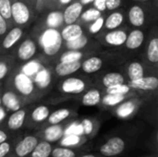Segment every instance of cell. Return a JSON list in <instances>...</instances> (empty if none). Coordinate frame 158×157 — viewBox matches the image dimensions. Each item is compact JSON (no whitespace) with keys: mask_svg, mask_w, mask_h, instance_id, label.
Returning <instances> with one entry per match:
<instances>
[{"mask_svg":"<svg viewBox=\"0 0 158 157\" xmlns=\"http://www.w3.org/2000/svg\"><path fill=\"white\" fill-rule=\"evenodd\" d=\"M106 93L109 94H123L126 95L131 92V87L125 83H120V84H116L112 85L109 87H106Z\"/></svg>","mask_w":158,"mask_h":157,"instance_id":"e575fe53","label":"cell"},{"mask_svg":"<svg viewBox=\"0 0 158 157\" xmlns=\"http://www.w3.org/2000/svg\"><path fill=\"white\" fill-rule=\"evenodd\" d=\"M3 105L9 111H17L20 109V101L19 97L11 91H6L3 93L1 97Z\"/></svg>","mask_w":158,"mask_h":157,"instance_id":"9a60e30c","label":"cell"},{"mask_svg":"<svg viewBox=\"0 0 158 157\" xmlns=\"http://www.w3.org/2000/svg\"><path fill=\"white\" fill-rule=\"evenodd\" d=\"M51 152V144L48 142H42L40 143H37V145L31 154V157H49Z\"/></svg>","mask_w":158,"mask_h":157,"instance_id":"484cf974","label":"cell"},{"mask_svg":"<svg viewBox=\"0 0 158 157\" xmlns=\"http://www.w3.org/2000/svg\"><path fill=\"white\" fill-rule=\"evenodd\" d=\"M124 82H125V79L123 75L118 72H109L106 74L102 80V83L106 88L112 86V85L124 83Z\"/></svg>","mask_w":158,"mask_h":157,"instance_id":"cb8c5ba5","label":"cell"},{"mask_svg":"<svg viewBox=\"0 0 158 157\" xmlns=\"http://www.w3.org/2000/svg\"><path fill=\"white\" fill-rule=\"evenodd\" d=\"M81 62H72V63H66V62H59L56 66V73L59 77H66L68 75H71L81 69Z\"/></svg>","mask_w":158,"mask_h":157,"instance_id":"2e32d148","label":"cell"},{"mask_svg":"<svg viewBox=\"0 0 158 157\" xmlns=\"http://www.w3.org/2000/svg\"><path fill=\"white\" fill-rule=\"evenodd\" d=\"M44 134H45V138L48 141H52V142L57 141L63 135V128L59 126L58 124L51 125V127H49L45 130Z\"/></svg>","mask_w":158,"mask_h":157,"instance_id":"f546056e","label":"cell"},{"mask_svg":"<svg viewBox=\"0 0 158 157\" xmlns=\"http://www.w3.org/2000/svg\"><path fill=\"white\" fill-rule=\"evenodd\" d=\"M86 89V82L80 78H68L60 85V91L68 94H79Z\"/></svg>","mask_w":158,"mask_h":157,"instance_id":"5b68a950","label":"cell"},{"mask_svg":"<svg viewBox=\"0 0 158 157\" xmlns=\"http://www.w3.org/2000/svg\"><path fill=\"white\" fill-rule=\"evenodd\" d=\"M130 23L134 27H142L145 23V14L140 6H132L128 14Z\"/></svg>","mask_w":158,"mask_h":157,"instance_id":"5bb4252c","label":"cell"},{"mask_svg":"<svg viewBox=\"0 0 158 157\" xmlns=\"http://www.w3.org/2000/svg\"><path fill=\"white\" fill-rule=\"evenodd\" d=\"M125 100V95L123 94H109L106 93L101 101L105 105L107 106H115L118 104H121Z\"/></svg>","mask_w":158,"mask_h":157,"instance_id":"d6a6232c","label":"cell"},{"mask_svg":"<svg viewBox=\"0 0 158 157\" xmlns=\"http://www.w3.org/2000/svg\"><path fill=\"white\" fill-rule=\"evenodd\" d=\"M128 76L130 81H136L143 78L144 76L143 66L138 61L131 62L128 67Z\"/></svg>","mask_w":158,"mask_h":157,"instance_id":"7402d4cb","label":"cell"},{"mask_svg":"<svg viewBox=\"0 0 158 157\" xmlns=\"http://www.w3.org/2000/svg\"><path fill=\"white\" fill-rule=\"evenodd\" d=\"M104 22H105V19L102 16L99 17L97 19H95L94 21L92 22V24L89 27V31L93 34L98 33L104 27Z\"/></svg>","mask_w":158,"mask_h":157,"instance_id":"f35d334b","label":"cell"},{"mask_svg":"<svg viewBox=\"0 0 158 157\" xmlns=\"http://www.w3.org/2000/svg\"><path fill=\"white\" fill-rule=\"evenodd\" d=\"M0 15L6 20L11 19V0H0Z\"/></svg>","mask_w":158,"mask_h":157,"instance_id":"d590c367","label":"cell"},{"mask_svg":"<svg viewBox=\"0 0 158 157\" xmlns=\"http://www.w3.org/2000/svg\"><path fill=\"white\" fill-rule=\"evenodd\" d=\"M82 126H83V130L84 132L86 134H90L93 130V124L89 119H84L82 121Z\"/></svg>","mask_w":158,"mask_h":157,"instance_id":"f6af8a7d","label":"cell"},{"mask_svg":"<svg viewBox=\"0 0 158 157\" xmlns=\"http://www.w3.org/2000/svg\"><path fill=\"white\" fill-rule=\"evenodd\" d=\"M41 68H42V66L40 63H38L37 61H30L29 60V61L25 62V65H24L21 72H23L26 75L32 78V76H34Z\"/></svg>","mask_w":158,"mask_h":157,"instance_id":"836d02e7","label":"cell"},{"mask_svg":"<svg viewBox=\"0 0 158 157\" xmlns=\"http://www.w3.org/2000/svg\"><path fill=\"white\" fill-rule=\"evenodd\" d=\"M82 11H83V6L80 2H73V3L71 2L69 5H67V7L62 12L64 24L67 25V24L77 22Z\"/></svg>","mask_w":158,"mask_h":157,"instance_id":"52a82bcc","label":"cell"},{"mask_svg":"<svg viewBox=\"0 0 158 157\" xmlns=\"http://www.w3.org/2000/svg\"><path fill=\"white\" fill-rule=\"evenodd\" d=\"M81 157H95L94 155H83V156Z\"/></svg>","mask_w":158,"mask_h":157,"instance_id":"f907efd6","label":"cell"},{"mask_svg":"<svg viewBox=\"0 0 158 157\" xmlns=\"http://www.w3.org/2000/svg\"><path fill=\"white\" fill-rule=\"evenodd\" d=\"M13 83L16 90L23 96H30L35 89V84L32 78L21 71L15 75Z\"/></svg>","mask_w":158,"mask_h":157,"instance_id":"3957f363","label":"cell"},{"mask_svg":"<svg viewBox=\"0 0 158 157\" xmlns=\"http://www.w3.org/2000/svg\"><path fill=\"white\" fill-rule=\"evenodd\" d=\"M3 117H4V110L0 107V120L2 119Z\"/></svg>","mask_w":158,"mask_h":157,"instance_id":"681fc988","label":"cell"},{"mask_svg":"<svg viewBox=\"0 0 158 157\" xmlns=\"http://www.w3.org/2000/svg\"><path fill=\"white\" fill-rule=\"evenodd\" d=\"M11 19L17 25H25L31 19L29 6L20 0L11 2Z\"/></svg>","mask_w":158,"mask_h":157,"instance_id":"7a4b0ae2","label":"cell"},{"mask_svg":"<svg viewBox=\"0 0 158 157\" xmlns=\"http://www.w3.org/2000/svg\"><path fill=\"white\" fill-rule=\"evenodd\" d=\"M7 32V23L6 20L0 15V36L5 35Z\"/></svg>","mask_w":158,"mask_h":157,"instance_id":"ee69618b","label":"cell"},{"mask_svg":"<svg viewBox=\"0 0 158 157\" xmlns=\"http://www.w3.org/2000/svg\"><path fill=\"white\" fill-rule=\"evenodd\" d=\"M127 35L128 33L125 31L116 29V30H111L110 31H108L105 35L104 39H105V42L108 45L118 47V46L124 45L126 39H127Z\"/></svg>","mask_w":158,"mask_h":157,"instance_id":"30bf717a","label":"cell"},{"mask_svg":"<svg viewBox=\"0 0 158 157\" xmlns=\"http://www.w3.org/2000/svg\"><path fill=\"white\" fill-rule=\"evenodd\" d=\"M82 57H83V53L81 50H68L60 56L59 62H66V63L78 62L81 60Z\"/></svg>","mask_w":158,"mask_h":157,"instance_id":"4316f807","label":"cell"},{"mask_svg":"<svg viewBox=\"0 0 158 157\" xmlns=\"http://www.w3.org/2000/svg\"><path fill=\"white\" fill-rule=\"evenodd\" d=\"M123 20H124L123 14L119 11H114L106 19H105L104 27L108 31L116 30L123 23Z\"/></svg>","mask_w":158,"mask_h":157,"instance_id":"d6986e66","label":"cell"},{"mask_svg":"<svg viewBox=\"0 0 158 157\" xmlns=\"http://www.w3.org/2000/svg\"><path fill=\"white\" fill-rule=\"evenodd\" d=\"M131 88L141 91H155L158 87V79L155 76L143 77L136 81H131L129 83Z\"/></svg>","mask_w":158,"mask_h":157,"instance_id":"ba28073f","label":"cell"},{"mask_svg":"<svg viewBox=\"0 0 158 157\" xmlns=\"http://www.w3.org/2000/svg\"><path fill=\"white\" fill-rule=\"evenodd\" d=\"M8 70H9V67L7 63L5 61H0V81L6 76Z\"/></svg>","mask_w":158,"mask_h":157,"instance_id":"b9f144b4","label":"cell"},{"mask_svg":"<svg viewBox=\"0 0 158 157\" xmlns=\"http://www.w3.org/2000/svg\"><path fill=\"white\" fill-rule=\"evenodd\" d=\"M38 141L35 137L33 136H27L25 137L22 141H20L16 148H15V154L19 157H25L28 155H30L35 146L37 145Z\"/></svg>","mask_w":158,"mask_h":157,"instance_id":"9c48e42d","label":"cell"},{"mask_svg":"<svg viewBox=\"0 0 158 157\" xmlns=\"http://www.w3.org/2000/svg\"><path fill=\"white\" fill-rule=\"evenodd\" d=\"M143 41H144V33L141 30L135 29L127 35V39L124 44L128 49L135 50L143 44Z\"/></svg>","mask_w":158,"mask_h":157,"instance_id":"4fadbf2b","label":"cell"},{"mask_svg":"<svg viewBox=\"0 0 158 157\" xmlns=\"http://www.w3.org/2000/svg\"><path fill=\"white\" fill-rule=\"evenodd\" d=\"M106 9L114 11L118 9L121 5V0H106Z\"/></svg>","mask_w":158,"mask_h":157,"instance_id":"ab89813d","label":"cell"},{"mask_svg":"<svg viewBox=\"0 0 158 157\" xmlns=\"http://www.w3.org/2000/svg\"><path fill=\"white\" fill-rule=\"evenodd\" d=\"M103 60L99 56H91L81 64V68L87 74L95 73L102 68Z\"/></svg>","mask_w":158,"mask_h":157,"instance_id":"e0dca14e","label":"cell"},{"mask_svg":"<svg viewBox=\"0 0 158 157\" xmlns=\"http://www.w3.org/2000/svg\"><path fill=\"white\" fill-rule=\"evenodd\" d=\"M135 109V105L132 102H127L125 104H122L119 108L118 109V114L119 117H127L131 115Z\"/></svg>","mask_w":158,"mask_h":157,"instance_id":"8d00e7d4","label":"cell"},{"mask_svg":"<svg viewBox=\"0 0 158 157\" xmlns=\"http://www.w3.org/2000/svg\"><path fill=\"white\" fill-rule=\"evenodd\" d=\"M125 149V143L119 137L109 139L101 148L100 153L105 156H115L120 155Z\"/></svg>","mask_w":158,"mask_h":157,"instance_id":"277c9868","label":"cell"},{"mask_svg":"<svg viewBox=\"0 0 158 157\" xmlns=\"http://www.w3.org/2000/svg\"><path fill=\"white\" fill-rule=\"evenodd\" d=\"M64 24L63 13L59 10H54L47 14L45 19V25L47 28L58 29Z\"/></svg>","mask_w":158,"mask_h":157,"instance_id":"ffe728a7","label":"cell"},{"mask_svg":"<svg viewBox=\"0 0 158 157\" xmlns=\"http://www.w3.org/2000/svg\"><path fill=\"white\" fill-rule=\"evenodd\" d=\"M63 40L57 29L47 28L39 36V44L46 56L56 55L62 47Z\"/></svg>","mask_w":158,"mask_h":157,"instance_id":"6da1fadb","label":"cell"},{"mask_svg":"<svg viewBox=\"0 0 158 157\" xmlns=\"http://www.w3.org/2000/svg\"><path fill=\"white\" fill-rule=\"evenodd\" d=\"M65 43H66V47L68 48V50H81L87 45L88 38L84 34H82L81 37L77 39L65 42Z\"/></svg>","mask_w":158,"mask_h":157,"instance_id":"4dcf8cb0","label":"cell"},{"mask_svg":"<svg viewBox=\"0 0 158 157\" xmlns=\"http://www.w3.org/2000/svg\"><path fill=\"white\" fill-rule=\"evenodd\" d=\"M1 105H2V101H1V97H0V107H1Z\"/></svg>","mask_w":158,"mask_h":157,"instance_id":"816d5d0a","label":"cell"},{"mask_svg":"<svg viewBox=\"0 0 158 157\" xmlns=\"http://www.w3.org/2000/svg\"><path fill=\"white\" fill-rule=\"evenodd\" d=\"M49 115H50L49 108L45 105H40V106H37L31 112V118L33 122L41 123V122L44 121L45 119H47Z\"/></svg>","mask_w":158,"mask_h":157,"instance_id":"83f0119b","label":"cell"},{"mask_svg":"<svg viewBox=\"0 0 158 157\" xmlns=\"http://www.w3.org/2000/svg\"><path fill=\"white\" fill-rule=\"evenodd\" d=\"M101 16H102V12H100L99 10H97L95 7L93 6V7H90V8L82 11L80 19L84 22H93Z\"/></svg>","mask_w":158,"mask_h":157,"instance_id":"1f68e13d","label":"cell"},{"mask_svg":"<svg viewBox=\"0 0 158 157\" xmlns=\"http://www.w3.org/2000/svg\"><path fill=\"white\" fill-rule=\"evenodd\" d=\"M73 0H59V3L61 5H69V3H71Z\"/></svg>","mask_w":158,"mask_h":157,"instance_id":"c3c4849f","label":"cell"},{"mask_svg":"<svg viewBox=\"0 0 158 157\" xmlns=\"http://www.w3.org/2000/svg\"><path fill=\"white\" fill-rule=\"evenodd\" d=\"M33 81H34V84L38 85L40 88H46L48 86V84L50 83V80H51V76H50V73L49 71L43 68L33 76Z\"/></svg>","mask_w":158,"mask_h":157,"instance_id":"603a6c76","label":"cell"},{"mask_svg":"<svg viewBox=\"0 0 158 157\" xmlns=\"http://www.w3.org/2000/svg\"><path fill=\"white\" fill-rule=\"evenodd\" d=\"M93 4H94V7H95L97 10H99L102 13L106 10V0H94Z\"/></svg>","mask_w":158,"mask_h":157,"instance_id":"60d3db41","label":"cell"},{"mask_svg":"<svg viewBox=\"0 0 158 157\" xmlns=\"http://www.w3.org/2000/svg\"><path fill=\"white\" fill-rule=\"evenodd\" d=\"M6 139H7V136H6V132L0 130V143H2L6 142Z\"/></svg>","mask_w":158,"mask_h":157,"instance_id":"bcb514c9","label":"cell"},{"mask_svg":"<svg viewBox=\"0 0 158 157\" xmlns=\"http://www.w3.org/2000/svg\"><path fill=\"white\" fill-rule=\"evenodd\" d=\"M22 35H23V31L21 28L15 27L11 29L6 33V36L2 42V47L5 50H8L12 48L20 40Z\"/></svg>","mask_w":158,"mask_h":157,"instance_id":"7c38bea8","label":"cell"},{"mask_svg":"<svg viewBox=\"0 0 158 157\" xmlns=\"http://www.w3.org/2000/svg\"><path fill=\"white\" fill-rule=\"evenodd\" d=\"M101 92L97 89H91L84 93L81 99V103L85 106H94L101 102Z\"/></svg>","mask_w":158,"mask_h":157,"instance_id":"44dd1931","label":"cell"},{"mask_svg":"<svg viewBox=\"0 0 158 157\" xmlns=\"http://www.w3.org/2000/svg\"><path fill=\"white\" fill-rule=\"evenodd\" d=\"M147 58L149 62L156 64L158 62V38L154 37L148 43Z\"/></svg>","mask_w":158,"mask_h":157,"instance_id":"f1b7e54d","label":"cell"},{"mask_svg":"<svg viewBox=\"0 0 158 157\" xmlns=\"http://www.w3.org/2000/svg\"><path fill=\"white\" fill-rule=\"evenodd\" d=\"M60 34L64 42H69L81 37L84 33L82 27L75 22L71 24H67L60 31Z\"/></svg>","mask_w":158,"mask_h":157,"instance_id":"8fae6325","label":"cell"},{"mask_svg":"<svg viewBox=\"0 0 158 157\" xmlns=\"http://www.w3.org/2000/svg\"><path fill=\"white\" fill-rule=\"evenodd\" d=\"M70 115V111L67 108H61L55 112H53L51 115L48 116V123L50 125H56L68 118Z\"/></svg>","mask_w":158,"mask_h":157,"instance_id":"d4e9b609","label":"cell"},{"mask_svg":"<svg viewBox=\"0 0 158 157\" xmlns=\"http://www.w3.org/2000/svg\"><path fill=\"white\" fill-rule=\"evenodd\" d=\"M93 1H94V0H80V3H81L82 6H84V5H89V4L93 3Z\"/></svg>","mask_w":158,"mask_h":157,"instance_id":"7dc6e473","label":"cell"},{"mask_svg":"<svg viewBox=\"0 0 158 157\" xmlns=\"http://www.w3.org/2000/svg\"><path fill=\"white\" fill-rule=\"evenodd\" d=\"M26 112L23 109H19L17 111H14L12 115L7 119V127L11 130H19L25 120Z\"/></svg>","mask_w":158,"mask_h":157,"instance_id":"ac0fdd59","label":"cell"},{"mask_svg":"<svg viewBox=\"0 0 158 157\" xmlns=\"http://www.w3.org/2000/svg\"><path fill=\"white\" fill-rule=\"evenodd\" d=\"M53 157H75V153L68 148H56L51 152Z\"/></svg>","mask_w":158,"mask_h":157,"instance_id":"74e56055","label":"cell"},{"mask_svg":"<svg viewBox=\"0 0 158 157\" xmlns=\"http://www.w3.org/2000/svg\"><path fill=\"white\" fill-rule=\"evenodd\" d=\"M10 151V144L6 142L0 143V157H5Z\"/></svg>","mask_w":158,"mask_h":157,"instance_id":"7bdbcfd3","label":"cell"},{"mask_svg":"<svg viewBox=\"0 0 158 157\" xmlns=\"http://www.w3.org/2000/svg\"><path fill=\"white\" fill-rule=\"evenodd\" d=\"M138 1H142V2H145V1H148V0H138Z\"/></svg>","mask_w":158,"mask_h":157,"instance_id":"f5cc1de1","label":"cell"},{"mask_svg":"<svg viewBox=\"0 0 158 157\" xmlns=\"http://www.w3.org/2000/svg\"><path fill=\"white\" fill-rule=\"evenodd\" d=\"M36 51H37V45L35 42L31 39H26L19 44L18 48L17 56L20 61L27 62L35 56Z\"/></svg>","mask_w":158,"mask_h":157,"instance_id":"8992f818","label":"cell"}]
</instances>
